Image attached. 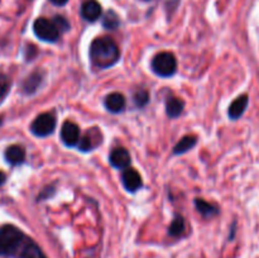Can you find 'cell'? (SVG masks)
<instances>
[{"label": "cell", "mask_w": 259, "mask_h": 258, "mask_svg": "<svg viewBox=\"0 0 259 258\" xmlns=\"http://www.w3.org/2000/svg\"><path fill=\"white\" fill-rule=\"evenodd\" d=\"M0 255L10 258H47L32 238L10 224L0 228Z\"/></svg>", "instance_id": "cell-1"}, {"label": "cell", "mask_w": 259, "mask_h": 258, "mask_svg": "<svg viewBox=\"0 0 259 258\" xmlns=\"http://www.w3.org/2000/svg\"><path fill=\"white\" fill-rule=\"evenodd\" d=\"M120 60V50L115 40L110 37H99L91 42L90 61L91 65L99 70L110 68Z\"/></svg>", "instance_id": "cell-2"}, {"label": "cell", "mask_w": 259, "mask_h": 258, "mask_svg": "<svg viewBox=\"0 0 259 258\" xmlns=\"http://www.w3.org/2000/svg\"><path fill=\"white\" fill-rule=\"evenodd\" d=\"M151 67L159 77H171L177 71L176 57L171 52H159L152 60Z\"/></svg>", "instance_id": "cell-3"}, {"label": "cell", "mask_w": 259, "mask_h": 258, "mask_svg": "<svg viewBox=\"0 0 259 258\" xmlns=\"http://www.w3.org/2000/svg\"><path fill=\"white\" fill-rule=\"evenodd\" d=\"M33 32L39 38L48 43H55L60 39L61 30L56 25L53 20L46 19V18H38L33 24Z\"/></svg>", "instance_id": "cell-4"}, {"label": "cell", "mask_w": 259, "mask_h": 258, "mask_svg": "<svg viewBox=\"0 0 259 258\" xmlns=\"http://www.w3.org/2000/svg\"><path fill=\"white\" fill-rule=\"evenodd\" d=\"M56 129V118L51 113L39 114L30 124V132L35 137L45 138V137L51 136Z\"/></svg>", "instance_id": "cell-5"}, {"label": "cell", "mask_w": 259, "mask_h": 258, "mask_svg": "<svg viewBox=\"0 0 259 258\" xmlns=\"http://www.w3.org/2000/svg\"><path fill=\"white\" fill-rule=\"evenodd\" d=\"M101 142H103V133L100 128L95 126V128L89 129L82 137H80V141L76 147H78V149L82 152H90L100 146Z\"/></svg>", "instance_id": "cell-6"}, {"label": "cell", "mask_w": 259, "mask_h": 258, "mask_svg": "<svg viewBox=\"0 0 259 258\" xmlns=\"http://www.w3.org/2000/svg\"><path fill=\"white\" fill-rule=\"evenodd\" d=\"M61 139L67 147H76L80 141V128L73 121H65L61 128Z\"/></svg>", "instance_id": "cell-7"}, {"label": "cell", "mask_w": 259, "mask_h": 258, "mask_svg": "<svg viewBox=\"0 0 259 258\" xmlns=\"http://www.w3.org/2000/svg\"><path fill=\"white\" fill-rule=\"evenodd\" d=\"M121 182H123V186L125 187L126 191L129 192H136L143 186V181H142L141 175L138 174V171L134 168H125L121 174Z\"/></svg>", "instance_id": "cell-8"}, {"label": "cell", "mask_w": 259, "mask_h": 258, "mask_svg": "<svg viewBox=\"0 0 259 258\" xmlns=\"http://www.w3.org/2000/svg\"><path fill=\"white\" fill-rule=\"evenodd\" d=\"M109 161H110L111 166L115 167V168L125 169L128 168L132 162L131 153L123 147H118V148H114L111 151L110 156H109Z\"/></svg>", "instance_id": "cell-9"}, {"label": "cell", "mask_w": 259, "mask_h": 258, "mask_svg": "<svg viewBox=\"0 0 259 258\" xmlns=\"http://www.w3.org/2000/svg\"><path fill=\"white\" fill-rule=\"evenodd\" d=\"M248 104H249V96L247 94H243V95L238 96L229 106V110H228V115L233 120H237L240 116L244 114V111L247 110Z\"/></svg>", "instance_id": "cell-10"}, {"label": "cell", "mask_w": 259, "mask_h": 258, "mask_svg": "<svg viewBox=\"0 0 259 258\" xmlns=\"http://www.w3.org/2000/svg\"><path fill=\"white\" fill-rule=\"evenodd\" d=\"M81 17L88 22H96L101 17V5L96 0H86L81 7Z\"/></svg>", "instance_id": "cell-11"}, {"label": "cell", "mask_w": 259, "mask_h": 258, "mask_svg": "<svg viewBox=\"0 0 259 258\" xmlns=\"http://www.w3.org/2000/svg\"><path fill=\"white\" fill-rule=\"evenodd\" d=\"M104 105H105L106 110L110 113H120L125 108V98L120 93H111L105 98Z\"/></svg>", "instance_id": "cell-12"}, {"label": "cell", "mask_w": 259, "mask_h": 258, "mask_svg": "<svg viewBox=\"0 0 259 258\" xmlns=\"http://www.w3.org/2000/svg\"><path fill=\"white\" fill-rule=\"evenodd\" d=\"M5 159L12 166H18L25 161V151L23 147L14 144V146L8 147L5 151Z\"/></svg>", "instance_id": "cell-13"}, {"label": "cell", "mask_w": 259, "mask_h": 258, "mask_svg": "<svg viewBox=\"0 0 259 258\" xmlns=\"http://www.w3.org/2000/svg\"><path fill=\"white\" fill-rule=\"evenodd\" d=\"M43 78H45V73L42 71H35V72H33L32 75H29L25 78L24 83H23V91L25 94H28V95L35 93L38 90V88H39L40 83H42Z\"/></svg>", "instance_id": "cell-14"}, {"label": "cell", "mask_w": 259, "mask_h": 258, "mask_svg": "<svg viewBox=\"0 0 259 258\" xmlns=\"http://www.w3.org/2000/svg\"><path fill=\"white\" fill-rule=\"evenodd\" d=\"M195 206H196L197 211L202 215L204 218L209 219V218H214L219 214V207L215 206L214 204L205 201L204 199H195Z\"/></svg>", "instance_id": "cell-15"}, {"label": "cell", "mask_w": 259, "mask_h": 258, "mask_svg": "<svg viewBox=\"0 0 259 258\" xmlns=\"http://www.w3.org/2000/svg\"><path fill=\"white\" fill-rule=\"evenodd\" d=\"M184 106H185V103L181 100V99L179 98H175V96H172V98H168L166 101V113L167 115L169 116V118L175 119L177 118V116H180L182 114V111H184Z\"/></svg>", "instance_id": "cell-16"}, {"label": "cell", "mask_w": 259, "mask_h": 258, "mask_svg": "<svg viewBox=\"0 0 259 258\" xmlns=\"http://www.w3.org/2000/svg\"><path fill=\"white\" fill-rule=\"evenodd\" d=\"M197 143V138L195 136H185L179 143L175 146L174 154H184L194 148Z\"/></svg>", "instance_id": "cell-17"}, {"label": "cell", "mask_w": 259, "mask_h": 258, "mask_svg": "<svg viewBox=\"0 0 259 258\" xmlns=\"http://www.w3.org/2000/svg\"><path fill=\"white\" fill-rule=\"evenodd\" d=\"M185 229H186L185 219L181 217V215H176L168 228V234L171 235V237H175V238L181 237V235L185 233Z\"/></svg>", "instance_id": "cell-18"}, {"label": "cell", "mask_w": 259, "mask_h": 258, "mask_svg": "<svg viewBox=\"0 0 259 258\" xmlns=\"http://www.w3.org/2000/svg\"><path fill=\"white\" fill-rule=\"evenodd\" d=\"M120 24V19L116 15L115 12L113 10H109V12L105 13L103 18V25L106 28V29H116Z\"/></svg>", "instance_id": "cell-19"}, {"label": "cell", "mask_w": 259, "mask_h": 258, "mask_svg": "<svg viewBox=\"0 0 259 258\" xmlns=\"http://www.w3.org/2000/svg\"><path fill=\"white\" fill-rule=\"evenodd\" d=\"M133 101L138 108H143V106H146L149 101L148 91L143 90V89H142V90H138L136 94H134Z\"/></svg>", "instance_id": "cell-20"}, {"label": "cell", "mask_w": 259, "mask_h": 258, "mask_svg": "<svg viewBox=\"0 0 259 258\" xmlns=\"http://www.w3.org/2000/svg\"><path fill=\"white\" fill-rule=\"evenodd\" d=\"M10 90V80L5 75L0 73V103L5 99Z\"/></svg>", "instance_id": "cell-21"}, {"label": "cell", "mask_w": 259, "mask_h": 258, "mask_svg": "<svg viewBox=\"0 0 259 258\" xmlns=\"http://www.w3.org/2000/svg\"><path fill=\"white\" fill-rule=\"evenodd\" d=\"M53 22L56 23V25H57L58 29H60L61 32H66V30L70 28V24H68L67 20H66L63 17H61V15L53 18Z\"/></svg>", "instance_id": "cell-22"}, {"label": "cell", "mask_w": 259, "mask_h": 258, "mask_svg": "<svg viewBox=\"0 0 259 258\" xmlns=\"http://www.w3.org/2000/svg\"><path fill=\"white\" fill-rule=\"evenodd\" d=\"M50 2L53 3L55 5H60L61 7V5H65L68 0H50Z\"/></svg>", "instance_id": "cell-23"}, {"label": "cell", "mask_w": 259, "mask_h": 258, "mask_svg": "<svg viewBox=\"0 0 259 258\" xmlns=\"http://www.w3.org/2000/svg\"><path fill=\"white\" fill-rule=\"evenodd\" d=\"M5 179H7V177H5V175L3 174L2 171H0V185H3L5 182Z\"/></svg>", "instance_id": "cell-24"}, {"label": "cell", "mask_w": 259, "mask_h": 258, "mask_svg": "<svg viewBox=\"0 0 259 258\" xmlns=\"http://www.w3.org/2000/svg\"><path fill=\"white\" fill-rule=\"evenodd\" d=\"M146 2H147V0H146Z\"/></svg>", "instance_id": "cell-25"}]
</instances>
